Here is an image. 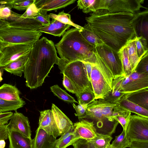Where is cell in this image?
Segmentation results:
<instances>
[{
  "label": "cell",
  "instance_id": "6da1fadb",
  "mask_svg": "<svg viewBox=\"0 0 148 148\" xmlns=\"http://www.w3.org/2000/svg\"><path fill=\"white\" fill-rule=\"evenodd\" d=\"M135 15L109 13L101 9L92 12L85 19L90 29L104 43L119 51L136 37L131 25Z\"/></svg>",
  "mask_w": 148,
  "mask_h": 148
},
{
  "label": "cell",
  "instance_id": "7a4b0ae2",
  "mask_svg": "<svg viewBox=\"0 0 148 148\" xmlns=\"http://www.w3.org/2000/svg\"><path fill=\"white\" fill-rule=\"evenodd\" d=\"M60 59L52 40L45 37L38 40L29 53L25 65L23 73L26 86L31 89L42 86L54 64L58 65Z\"/></svg>",
  "mask_w": 148,
  "mask_h": 148
},
{
  "label": "cell",
  "instance_id": "3957f363",
  "mask_svg": "<svg viewBox=\"0 0 148 148\" xmlns=\"http://www.w3.org/2000/svg\"><path fill=\"white\" fill-rule=\"evenodd\" d=\"M80 29L71 28L66 32L55 45L60 58L67 62L79 60L96 64L95 46L83 37Z\"/></svg>",
  "mask_w": 148,
  "mask_h": 148
},
{
  "label": "cell",
  "instance_id": "277c9868",
  "mask_svg": "<svg viewBox=\"0 0 148 148\" xmlns=\"http://www.w3.org/2000/svg\"><path fill=\"white\" fill-rule=\"evenodd\" d=\"M58 66L60 73L65 75L74 85L77 91V97L84 91L93 92L83 62L77 60L67 62L60 58Z\"/></svg>",
  "mask_w": 148,
  "mask_h": 148
},
{
  "label": "cell",
  "instance_id": "5b68a950",
  "mask_svg": "<svg viewBox=\"0 0 148 148\" xmlns=\"http://www.w3.org/2000/svg\"><path fill=\"white\" fill-rule=\"evenodd\" d=\"M38 31H29L10 27L0 19V42L13 44L35 43L42 35Z\"/></svg>",
  "mask_w": 148,
  "mask_h": 148
},
{
  "label": "cell",
  "instance_id": "8992f818",
  "mask_svg": "<svg viewBox=\"0 0 148 148\" xmlns=\"http://www.w3.org/2000/svg\"><path fill=\"white\" fill-rule=\"evenodd\" d=\"M94 53L110 70L114 79L125 75L119 51L103 43L95 46Z\"/></svg>",
  "mask_w": 148,
  "mask_h": 148
},
{
  "label": "cell",
  "instance_id": "52a82bcc",
  "mask_svg": "<svg viewBox=\"0 0 148 148\" xmlns=\"http://www.w3.org/2000/svg\"><path fill=\"white\" fill-rule=\"evenodd\" d=\"M112 89L126 94L148 88V76L134 71L127 76L118 77L113 81Z\"/></svg>",
  "mask_w": 148,
  "mask_h": 148
},
{
  "label": "cell",
  "instance_id": "ba28073f",
  "mask_svg": "<svg viewBox=\"0 0 148 148\" xmlns=\"http://www.w3.org/2000/svg\"><path fill=\"white\" fill-rule=\"evenodd\" d=\"M143 0H97L95 9H105L109 13L126 12L136 14L144 7Z\"/></svg>",
  "mask_w": 148,
  "mask_h": 148
},
{
  "label": "cell",
  "instance_id": "9c48e42d",
  "mask_svg": "<svg viewBox=\"0 0 148 148\" xmlns=\"http://www.w3.org/2000/svg\"><path fill=\"white\" fill-rule=\"evenodd\" d=\"M35 43L13 44L0 42V67L29 54Z\"/></svg>",
  "mask_w": 148,
  "mask_h": 148
},
{
  "label": "cell",
  "instance_id": "30bf717a",
  "mask_svg": "<svg viewBox=\"0 0 148 148\" xmlns=\"http://www.w3.org/2000/svg\"><path fill=\"white\" fill-rule=\"evenodd\" d=\"M126 132L131 143L134 142H148V119L131 115Z\"/></svg>",
  "mask_w": 148,
  "mask_h": 148
},
{
  "label": "cell",
  "instance_id": "8fae6325",
  "mask_svg": "<svg viewBox=\"0 0 148 148\" xmlns=\"http://www.w3.org/2000/svg\"><path fill=\"white\" fill-rule=\"evenodd\" d=\"M91 82L95 100L104 99L112 90L96 64H92Z\"/></svg>",
  "mask_w": 148,
  "mask_h": 148
},
{
  "label": "cell",
  "instance_id": "7c38bea8",
  "mask_svg": "<svg viewBox=\"0 0 148 148\" xmlns=\"http://www.w3.org/2000/svg\"><path fill=\"white\" fill-rule=\"evenodd\" d=\"M21 14L11 11V15L4 19L10 27L29 31H38L43 27L35 18H24Z\"/></svg>",
  "mask_w": 148,
  "mask_h": 148
},
{
  "label": "cell",
  "instance_id": "4fadbf2b",
  "mask_svg": "<svg viewBox=\"0 0 148 148\" xmlns=\"http://www.w3.org/2000/svg\"><path fill=\"white\" fill-rule=\"evenodd\" d=\"M7 126L9 131L17 132L31 138L32 131L28 118L22 113L15 111Z\"/></svg>",
  "mask_w": 148,
  "mask_h": 148
},
{
  "label": "cell",
  "instance_id": "5bb4252c",
  "mask_svg": "<svg viewBox=\"0 0 148 148\" xmlns=\"http://www.w3.org/2000/svg\"><path fill=\"white\" fill-rule=\"evenodd\" d=\"M38 128L43 129L47 133L56 138L61 136L51 110L40 112Z\"/></svg>",
  "mask_w": 148,
  "mask_h": 148
},
{
  "label": "cell",
  "instance_id": "9a60e30c",
  "mask_svg": "<svg viewBox=\"0 0 148 148\" xmlns=\"http://www.w3.org/2000/svg\"><path fill=\"white\" fill-rule=\"evenodd\" d=\"M131 25L136 37H142L146 40L148 50V8L135 15Z\"/></svg>",
  "mask_w": 148,
  "mask_h": 148
},
{
  "label": "cell",
  "instance_id": "2e32d148",
  "mask_svg": "<svg viewBox=\"0 0 148 148\" xmlns=\"http://www.w3.org/2000/svg\"><path fill=\"white\" fill-rule=\"evenodd\" d=\"M79 119V121L73 124V131L75 134L80 139L87 141L95 137L97 132L93 122L83 119Z\"/></svg>",
  "mask_w": 148,
  "mask_h": 148
},
{
  "label": "cell",
  "instance_id": "e0dca14e",
  "mask_svg": "<svg viewBox=\"0 0 148 148\" xmlns=\"http://www.w3.org/2000/svg\"><path fill=\"white\" fill-rule=\"evenodd\" d=\"M51 110L61 136L73 130V124L69 118L55 105L52 104Z\"/></svg>",
  "mask_w": 148,
  "mask_h": 148
},
{
  "label": "cell",
  "instance_id": "ac0fdd59",
  "mask_svg": "<svg viewBox=\"0 0 148 148\" xmlns=\"http://www.w3.org/2000/svg\"><path fill=\"white\" fill-rule=\"evenodd\" d=\"M33 140V148H54L57 139L43 129L38 128Z\"/></svg>",
  "mask_w": 148,
  "mask_h": 148
},
{
  "label": "cell",
  "instance_id": "d6986e66",
  "mask_svg": "<svg viewBox=\"0 0 148 148\" xmlns=\"http://www.w3.org/2000/svg\"><path fill=\"white\" fill-rule=\"evenodd\" d=\"M76 0H35L34 3L38 8L48 11L54 10L56 12L59 9L65 8L74 3Z\"/></svg>",
  "mask_w": 148,
  "mask_h": 148
},
{
  "label": "cell",
  "instance_id": "ffe728a7",
  "mask_svg": "<svg viewBox=\"0 0 148 148\" xmlns=\"http://www.w3.org/2000/svg\"><path fill=\"white\" fill-rule=\"evenodd\" d=\"M8 139L9 148H33V140L18 132L9 131Z\"/></svg>",
  "mask_w": 148,
  "mask_h": 148
},
{
  "label": "cell",
  "instance_id": "44dd1931",
  "mask_svg": "<svg viewBox=\"0 0 148 148\" xmlns=\"http://www.w3.org/2000/svg\"><path fill=\"white\" fill-rule=\"evenodd\" d=\"M71 26L70 25L63 23L57 20L52 19L49 25L42 27L38 31L55 36L60 37L63 36L66 32V30Z\"/></svg>",
  "mask_w": 148,
  "mask_h": 148
},
{
  "label": "cell",
  "instance_id": "7402d4cb",
  "mask_svg": "<svg viewBox=\"0 0 148 148\" xmlns=\"http://www.w3.org/2000/svg\"><path fill=\"white\" fill-rule=\"evenodd\" d=\"M78 118L79 119H89L97 122H103L108 120L103 115L97 100H95L89 103L85 115Z\"/></svg>",
  "mask_w": 148,
  "mask_h": 148
},
{
  "label": "cell",
  "instance_id": "603a6c76",
  "mask_svg": "<svg viewBox=\"0 0 148 148\" xmlns=\"http://www.w3.org/2000/svg\"><path fill=\"white\" fill-rule=\"evenodd\" d=\"M125 97L128 100L148 110V89L126 93Z\"/></svg>",
  "mask_w": 148,
  "mask_h": 148
},
{
  "label": "cell",
  "instance_id": "cb8c5ba5",
  "mask_svg": "<svg viewBox=\"0 0 148 148\" xmlns=\"http://www.w3.org/2000/svg\"><path fill=\"white\" fill-rule=\"evenodd\" d=\"M116 104L126 110L148 119V110L128 100L125 98V95Z\"/></svg>",
  "mask_w": 148,
  "mask_h": 148
},
{
  "label": "cell",
  "instance_id": "d4e9b609",
  "mask_svg": "<svg viewBox=\"0 0 148 148\" xmlns=\"http://www.w3.org/2000/svg\"><path fill=\"white\" fill-rule=\"evenodd\" d=\"M29 54L20 57L4 66V70L11 74L21 77L25 70Z\"/></svg>",
  "mask_w": 148,
  "mask_h": 148
},
{
  "label": "cell",
  "instance_id": "484cf974",
  "mask_svg": "<svg viewBox=\"0 0 148 148\" xmlns=\"http://www.w3.org/2000/svg\"><path fill=\"white\" fill-rule=\"evenodd\" d=\"M21 92L15 86L4 84L0 87V99L9 101H17L22 99Z\"/></svg>",
  "mask_w": 148,
  "mask_h": 148
},
{
  "label": "cell",
  "instance_id": "4316f807",
  "mask_svg": "<svg viewBox=\"0 0 148 148\" xmlns=\"http://www.w3.org/2000/svg\"><path fill=\"white\" fill-rule=\"evenodd\" d=\"M80 138L71 130L61 136L60 138L57 139L54 148H66L74 143Z\"/></svg>",
  "mask_w": 148,
  "mask_h": 148
},
{
  "label": "cell",
  "instance_id": "83f0119b",
  "mask_svg": "<svg viewBox=\"0 0 148 148\" xmlns=\"http://www.w3.org/2000/svg\"><path fill=\"white\" fill-rule=\"evenodd\" d=\"M136 40V37L134 39L129 41L125 45L127 54L133 71L140 60L137 54Z\"/></svg>",
  "mask_w": 148,
  "mask_h": 148
},
{
  "label": "cell",
  "instance_id": "f1b7e54d",
  "mask_svg": "<svg viewBox=\"0 0 148 148\" xmlns=\"http://www.w3.org/2000/svg\"><path fill=\"white\" fill-rule=\"evenodd\" d=\"M26 104L22 99L17 101H9L0 99V113L16 110Z\"/></svg>",
  "mask_w": 148,
  "mask_h": 148
},
{
  "label": "cell",
  "instance_id": "f546056e",
  "mask_svg": "<svg viewBox=\"0 0 148 148\" xmlns=\"http://www.w3.org/2000/svg\"><path fill=\"white\" fill-rule=\"evenodd\" d=\"M112 139L111 135L97 133L95 137L87 141L94 148H106Z\"/></svg>",
  "mask_w": 148,
  "mask_h": 148
},
{
  "label": "cell",
  "instance_id": "4dcf8cb0",
  "mask_svg": "<svg viewBox=\"0 0 148 148\" xmlns=\"http://www.w3.org/2000/svg\"><path fill=\"white\" fill-rule=\"evenodd\" d=\"M49 16L52 19L57 20L65 24L73 26L75 28L79 29H84L83 27L74 23L71 20V15L64 12L63 10L60 12L58 14L50 13Z\"/></svg>",
  "mask_w": 148,
  "mask_h": 148
},
{
  "label": "cell",
  "instance_id": "1f68e13d",
  "mask_svg": "<svg viewBox=\"0 0 148 148\" xmlns=\"http://www.w3.org/2000/svg\"><path fill=\"white\" fill-rule=\"evenodd\" d=\"M83 27V29L80 30V33L84 38L90 44L95 47L97 45L104 43L90 29L87 24H85Z\"/></svg>",
  "mask_w": 148,
  "mask_h": 148
},
{
  "label": "cell",
  "instance_id": "d6a6232c",
  "mask_svg": "<svg viewBox=\"0 0 148 148\" xmlns=\"http://www.w3.org/2000/svg\"><path fill=\"white\" fill-rule=\"evenodd\" d=\"M51 91L59 99L68 103H77L75 99L69 95L65 90L61 88L58 85L55 84L50 87Z\"/></svg>",
  "mask_w": 148,
  "mask_h": 148
},
{
  "label": "cell",
  "instance_id": "836d02e7",
  "mask_svg": "<svg viewBox=\"0 0 148 148\" xmlns=\"http://www.w3.org/2000/svg\"><path fill=\"white\" fill-rule=\"evenodd\" d=\"M97 101L104 117L110 121H114L115 119L112 117V113L114 108L116 104L109 103L103 101L102 99H99Z\"/></svg>",
  "mask_w": 148,
  "mask_h": 148
},
{
  "label": "cell",
  "instance_id": "e575fe53",
  "mask_svg": "<svg viewBox=\"0 0 148 148\" xmlns=\"http://www.w3.org/2000/svg\"><path fill=\"white\" fill-rule=\"evenodd\" d=\"M119 52L125 76H128L133 71V70L129 59L125 46L119 50Z\"/></svg>",
  "mask_w": 148,
  "mask_h": 148
},
{
  "label": "cell",
  "instance_id": "d590c367",
  "mask_svg": "<svg viewBox=\"0 0 148 148\" xmlns=\"http://www.w3.org/2000/svg\"><path fill=\"white\" fill-rule=\"evenodd\" d=\"M131 143L127 137L126 131L123 130L121 134L115 136L111 144L114 148H126L129 147Z\"/></svg>",
  "mask_w": 148,
  "mask_h": 148
},
{
  "label": "cell",
  "instance_id": "8d00e7d4",
  "mask_svg": "<svg viewBox=\"0 0 148 148\" xmlns=\"http://www.w3.org/2000/svg\"><path fill=\"white\" fill-rule=\"evenodd\" d=\"M97 0H79L77 1L78 9L82 10L83 12L88 13L96 11L95 5Z\"/></svg>",
  "mask_w": 148,
  "mask_h": 148
},
{
  "label": "cell",
  "instance_id": "74e56055",
  "mask_svg": "<svg viewBox=\"0 0 148 148\" xmlns=\"http://www.w3.org/2000/svg\"><path fill=\"white\" fill-rule=\"evenodd\" d=\"M0 4V19L7 18L11 15L12 8L11 0H1Z\"/></svg>",
  "mask_w": 148,
  "mask_h": 148
},
{
  "label": "cell",
  "instance_id": "f35d334b",
  "mask_svg": "<svg viewBox=\"0 0 148 148\" xmlns=\"http://www.w3.org/2000/svg\"><path fill=\"white\" fill-rule=\"evenodd\" d=\"M136 43L137 54L140 59L148 52L147 42L143 37H136Z\"/></svg>",
  "mask_w": 148,
  "mask_h": 148
},
{
  "label": "cell",
  "instance_id": "ab89813d",
  "mask_svg": "<svg viewBox=\"0 0 148 148\" xmlns=\"http://www.w3.org/2000/svg\"><path fill=\"white\" fill-rule=\"evenodd\" d=\"M134 71L148 76V52L140 59Z\"/></svg>",
  "mask_w": 148,
  "mask_h": 148
},
{
  "label": "cell",
  "instance_id": "60d3db41",
  "mask_svg": "<svg viewBox=\"0 0 148 148\" xmlns=\"http://www.w3.org/2000/svg\"><path fill=\"white\" fill-rule=\"evenodd\" d=\"M125 94L118 90L112 89L108 95L104 99H102L109 103L116 104Z\"/></svg>",
  "mask_w": 148,
  "mask_h": 148
},
{
  "label": "cell",
  "instance_id": "b9f144b4",
  "mask_svg": "<svg viewBox=\"0 0 148 148\" xmlns=\"http://www.w3.org/2000/svg\"><path fill=\"white\" fill-rule=\"evenodd\" d=\"M79 104H89L95 100L93 92L86 91L81 93L77 97Z\"/></svg>",
  "mask_w": 148,
  "mask_h": 148
},
{
  "label": "cell",
  "instance_id": "7bdbcfd3",
  "mask_svg": "<svg viewBox=\"0 0 148 148\" xmlns=\"http://www.w3.org/2000/svg\"><path fill=\"white\" fill-rule=\"evenodd\" d=\"M35 0H11L12 8L19 10H26Z\"/></svg>",
  "mask_w": 148,
  "mask_h": 148
},
{
  "label": "cell",
  "instance_id": "ee69618b",
  "mask_svg": "<svg viewBox=\"0 0 148 148\" xmlns=\"http://www.w3.org/2000/svg\"><path fill=\"white\" fill-rule=\"evenodd\" d=\"M40 10V9L36 6L34 1L22 15L21 16L24 18H35L38 14Z\"/></svg>",
  "mask_w": 148,
  "mask_h": 148
},
{
  "label": "cell",
  "instance_id": "f6af8a7d",
  "mask_svg": "<svg viewBox=\"0 0 148 148\" xmlns=\"http://www.w3.org/2000/svg\"><path fill=\"white\" fill-rule=\"evenodd\" d=\"M63 74V85L69 92L75 94L76 96L77 91L75 86L71 80L64 74Z\"/></svg>",
  "mask_w": 148,
  "mask_h": 148
},
{
  "label": "cell",
  "instance_id": "bcb514c9",
  "mask_svg": "<svg viewBox=\"0 0 148 148\" xmlns=\"http://www.w3.org/2000/svg\"><path fill=\"white\" fill-rule=\"evenodd\" d=\"M50 18L47 12L40 10L38 15L35 18L37 21L40 22L43 26L49 25L51 23Z\"/></svg>",
  "mask_w": 148,
  "mask_h": 148
},
{
  "label": "cell",
  "instance_id": "7dc6e473",
  "mask_svg": "<svg viewBox=\"0 0 148 148\" xmlns=\"http://www.w3.org/2000/svg\"><path fill=\"white\" fill-rule=\"evenodd\" d=\"M88 104H79L76 105L73 103L72 104L73 108L76 111V113L75 115L78 118L84 116L86 112Z\"/></svg>",
  "mask_w": 148,
  "mask_h": 148
},
{
  "label": "cell",
  "instance_id": "c3c4849f",
  "mask_svg": "<svg viewBox=\"0 0 148 148\" xmlns=\"http://www.w3.org/2000/svg\"><path fill=\"white\" fill-rule=\"evenodd\" d=\"M131 114L126 116H117L114 117L122 126L123 130L125 131L128 125Z\"/></svg>",
  "mask_w": 148,
  "mask_h": 148
},
{
  "label": "cell",
  "instance_id": "681fc988",
  "mask_svg": "<svg viewBox=\"0 0 148 148\" xmlns=\"http://www.w3.org/2000/svg\"><path fill=\"white\" fill-rule=\"evenodd\" d=\"M129 114H131V112L122 108L116 104L112 111V117L114 119V117L116 116H126Z\"/></svg>",
  "mask_w": 148,
  "mask_h": 148
},
{
  "label": "cell",
  "instance_id": "f907efd6",
  "mask_svg": "<svg viewBox=\"0 0 148 148\" xmlns=\"http://www.w3.org/2000/svg\"><path fill=\"white\" fill-rule=\"evenodd\" d=\"M74 148H94L87 140L80 139L73 145Z\"/></svg>",
  "mask_w": 148,
  "mask_h": 148
},
{
  "label": "cell",
  "instance_id": "816d5d0a",
  "mask_svg": "<svg viewBox=\"0 0 148 148\" xmlns=\"http://www.w3.org/2000/svg\"><path fill=\"white\" fill-rule=\"evenodd\" d=\"M13 113L11 112L0 113V125L8 124Z\"/></svg>",
  "mask_w": 148,
  "mask_h": 148
},
{
  "label": "cell",
  "instance_id": "f5cc1de1",
  "mask_svg": "<svg viewBox=\"0 0 148 148\" xmlns=\"http://www.w3.org/2000/svg\"><path fill=\"white\" fill-rule=\"evenodd\" d=\"M8 132L7 125H0V140L8 139Z\"/></svg>",
  "mask_w": 148,
  "mask_h": 148
},
{
  "label": "cell",
  "instance_id": "db71d44e",
  "mask_svg": "<svg viewBox=\"0 0 148 148\" xmlns=\"http://www.w3.org/2000/svg\"><path fill=\"white\" fill-rule=\"evenodd\" d=\"M130 148H148V142H134L131 143Z\"/></svg>",
  "mask_w": 148,
  "mask_h": 148
},
{
  "label": "cell",
  "instance_id": "11a10c76",
  "mask_svg": "<svg viewBox=\"0 0 148 148\" xmlns=\"http://www.w3.org/2000/svg\"><path fill=\"white\" fill-rule=\"evenodd\" d=\"M83 62L84 64L88 78L91 82V75L92 70L93 64L89 62Z\"/></svg>",
  "mask_w": 148,
  "mask_h": 148
},
{
  "label": "cell",
  "instance_id": "9f6ffc18",
  "mask_svg": "<svg viewBox=\"0 0 148 148\" xmlns=\"http://www.w3.org/2000/svg\"><path fill=\"white\" fill-rule=\"evenodd\" d=\"M5 140H0V148H5Z\"/></svg>",
  "mask_w": 148,
  "mask_h": 148
},
{
  "label": "cell",
  "instance_id": "6f0895ef",
  "mask_svg": "<svg viewBox=\"0 0 148 148\" xmlns=\"http://www.w3.org/2000/svg\"><path fill=\"white\" fill-rule=\"evenodd\" d=\"M0 67V82H1L3 79V78L2 77V76L3 70H4L3 67Z\"/></svg>",
  "mask_w": 148,
  "mask_h": 148
},
{
  "label": "cell",
  "instance_id": "680465c9",
  "mask_svg": "<svg viewBox=\"0 0 148 148\" xmlns=\"http://www.w3.org/2000/svg\"><path fill=\"white\" fill-rule=\"evenodd\" d=\"M106 148H114V147L110 143L108 145Z\"/></svg>",
  "mask_w": 148,
  "mask_h": 148
}]
</instances>
